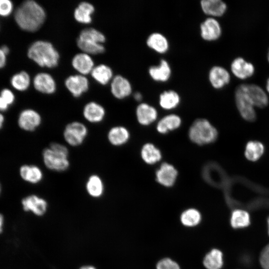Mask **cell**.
Returning a JSON list of instances; mask_svg holds the SVG:
<instances>
[{
    "instance_id": "cell-1",
    "label": "cell",
    "mask_w": 269,
    "mask_h": 269,
    "mask_svg": "<svg viewBox=\"0 0 269 269\" xmlns=\"http://www.w3.org/2000/svg\"><path fill=\"white\" fill-rule=\"evenodd\" d=\"M45 17L43 7L33 0L22 2L14 13V20L18 27L28 32L38 30L43 24Z\"/></svg>"
},
{
    "instance_id": "cell-2",
    "label": "cell",
    "mask_w": 269,
    "mask_h": 269,
    "mask_svg": "<svg viewBox=\"0 0 269 269\" xmlns=\"http://www.w3.org/2000/svg\"><path fill=\"white\" fill-rule=\"evenodd\" d=\"M42 159L45 167L53 172H65L70 167L69 150L65 145L59 142H51L44 148Z\"/></svg>"
},
{
    "instance_id": "cell-3",
    "label": "cell",
    "mask_w": 269,
    "mask_h": 269,
    "mask_svg": "<svg viewBox=\"0 0 269 269\" xmlns=\"http://www.w3.org/2000/svg\"><path fill=\"white\" fill-rule=\"evenodd\" d=\"M27 56L41 67L53 68L57 65L59 55L52 44L47 41L37 40L32 43Z\"/></svg>"
},
{
    "instance_id": "cell-4",
    "label": "cell",
    "mask_w": 269,
    "mask_h": 269,
    "mask_svg": "<svg viewBox=\"0 0 269 269\" xmlns=\"http://www.w3.org/2000/svg\"><path fill=\"white\" fill-rule=\"evenodd\" d=\"M218 131L211 123L205 119H198L191 125L188 136L194 143L202 145L214 142L217 138Z\"/></svg>"
},
{
    "instance_id": "cell-5",
    "label": "cell",
    "mask_w": 269,
    "mask_h": 269,
    "mask_svg": "<svg viewBox=\"0 0 269 269\" xmlns=\"http://www.w3.org/2000/svg\"><path fill=\"white\" fill-rule=\"evenodd\" d=\"M89 134L87 126L79 121H73L66 125L63 130V137L69 146L77 147L82 145Z\"/></svg>"
},
{
    "instance_id": "cell-6",
    "label": "cell",
    "mask_w": 269,
    "mask_h": 269,
    "mask_svg": "<svg viewBox=\"0 0 269 269\" xmlns=\"http://www.w3.org/2000/svg\"><path fill=\"white\" fill-rule=\"evenodd\" d=\"M42 118L40 114L32 109H25L19 113L17 124L22 131L33 132L37 130L42 125Z\"/></svg>"
},
{
    "instance_id": "cell-7",
    "label": "cell",
    "mask_w": 269,
    "mask_h": 269,
    "mask_svg": "<svg viewBox=\"0 0 269 269\" xmlns=\"http://www.w3.org/2000/svg\"><path fill=\"white\" fill-rule=\"evenodd\" d=\"M235 101L240 115L245 120L253 122L256 119L255 107L240 85L236 88L235 91Z\"/></svg>"
},
{
    "instance_id": "cell-8",
    "label": "cell",
    "mask_w": 269,
    "mask_h": 269,
    "mask_svg": "<svg viewBox=\"0 0 269 269\" xmlns=\"http://www.w3.org/2000/svg\"><path fill=\"white\" fill-rule=\"evenodd\" d=\"M178 176V171L175 167L167 162L160 164L155 172L157 182L166 187H172L175 183Z\"/></svg>"
},
{
    "instance_id": "cell-9",
    "label": "cell",
    "mask_w": 269,
    "mask_h": 269,
    "mask_svg": "<svg viewBox=\"0 0 269 269\" xmlns=\"http://www.w3.org/2000/svg\"><path fill=\"white\" fill-rule=\"evenodd\" d=\"M240 86L254 107L261 108L268 105V96L261 87L255 84H245Z\"/></svg>"
},
{
    "instance_id": "cell-10",
    "label": "cell",
    "mask_w": 269,
    "mask_h": 269,
    "mask_svg": "<svg viewBox=\"0 0 269 269\" xmlns=\"http://www.w3.org/2000/svg\"><path fill=\"white\" fill-rule=\"evenodd\" d=\"M200 30L202 39L208 41L218 39L222 32L219 22L211 17L207 18L200 24Z\"/></svg>"
},
{
    "instance_id": "cell-11",
    "label": "cell",
    "mask_w": 269,
    "mask_h": 269,
    "mask_svg": "<svg viewBox=\"0 0 269 269\" xmlns=\"http://www.w3.org/2000/svg\"><path fill=\"white\" fill-rule=\"evenodd\" d=\"M82 113L85 120L91 124H99L104 121L106 117L105 108L95 102L86 104L84 107Z\"/></svg>"
},
{
    "instance_id": "cell-12",
    "label": "cell",
    "mask_w": 269,
    "mask_h": 269,
    "mask_svg": "<svg viewBox=\"0 0 269 269\" xmlns=\"http://www.w3.org/2000/svg\"><path fill=\"white\" fill-rule=\"evenodd\" d=\"M23 209L25 211H31L37 216L45 213L48 207L46 200L35 194L28 195L21 201Z\"/></svg>"
},
{
    "instance_id": "cell-13",
    "label": "cell",
    "mask_w": 269,
    "mask_h": 269,
    "mask_svg": "<svg viewBox=\"0 0 269 269\" xmlns=\"http://www.w3.org/2000/svg\"><path fill=\"white\" fill-rule=\"evenodd\" d=\"M131 134L129 130L121 125L114 126L107 133L108 142L113 146L119 147L126 144L130 140Z\"/></svg>"
},
{
    "instance_id": "cell-14",
    "label": "cell",
    "mask_w": 269,
    "mask_h": 269,
    "mask_svg": "<svg viewBox=\"0 0 269 269\" xmlns=\"http://www.w3.org/2000/svg\"><path fill=\"white\" fill-rule=\"evenodd\" d=\"M21 178L25 182L31 184H38L44 179V173L42 169L35 164H25L19 169Z\"/></svg>"
},
{
    "instance_id": "cell-15",
    "label": "cell",
    "mask_w": 269,
    "mask_h": 269,
    "mask_svg": "<svg viewBox=\"0 0 269 269\" xmlns=\"http://www.w3.org/2000/svg\"><path fill=\"white\" fill-rule=\"evenodd\" d=\"M135 115L140 125L147 126L157 120L158 112L153 106L146 103H141L136 108Z\"/></svg>"
},
{
    "instance_id": "cell-16",
    "label": "cell",
    "mask_w": 269,
    "mask_h": 269,
    "mask_svg": "<svg viewBox=\"0 0 269 269\" xmlns=\"http://www.w3.org/2000/svg\"><path fill=\"white\" fill-rule=\"evenodd\" d=\"M65 86L74 97H79L88 90L89 82L83 75H72L66 79Z\"/></svg>"
},
{
    "instance_id": "cell-17",
    "label": "cell",
    "mask_w": 269,
    "mask_h": 269,
    "mask_svg": "<svg viewBox=\"0 0 269 269\" xmlns=\"http://www.w3.org/2000/svg\"><path fill=\"white\" fill-rule=\"evenodd\" d=\"M111 89L113 95L118 99H123L130 96L132 92L130 81L121 75H117L113 79Z\"/></svg>"
},
{
    "instance_id": "cell-18",
    "label": "cell",
    "mask_w": 269,
    "mask_h": 269,
    "mask_svg": "<svg viewBox=\"0 0 269 269\" xmlns=\"http://www.w3.org/2000/svg\"><path fill=\"white\" fill-rule=\"evenodd\" d=\"M86 191L92 198L101 197L105 191V185L103 179L99 174H90L86 179L85 184Z\"/></svg>"
},
{
    "instance_id": "cell-19",
    "label": "cell",
    "mask_w": 269,
    "mask_h": 269,
    "mask_svg": "<svg viewBox=\"0 0 269 269\" xmlns=\"http://www.w3.org/2000/svg\"><path fill=\"white\" fill-rule=\"evenodd\" d=\"M208 77L212 87L217 89L222 88L229 83L230 80L228 71L224 68L219 66H215L211 68Z\"/></svg>"
},
{
    "instance_id": "cell-20",
    "label": "cell",
    "mask_w": 269,
    "mask_h": 269,
    "mask_svg": "<svg viewBox=\"0 0 269 269\" xmlns=\"http://www.w3.org/2000/svg\"><path fill=\"white\" fill-rule=\"evenodd\" d=\"M35 89L44 94H51L56 90V83L52 77L45 73L36 74L33 80Z\"/></svg>"
},
{
    "instance_id": "cell-21",
    "label": "cell",
    "mask_w": 269,
    "mask_h": 269,
    "mask_svg": "<svg viewBox=\"0 0 269 269\" xmlns=\"http://www.w3.org/2000/svg\"><path fill=\"white\" fill-rule=\"evenodd\" d=\"M182 123L181 118L175 114H170L163 117L157 122V131L161 134H166L179 128Z\"/></svg>"
},
{
    "instance_id": "cell-22",
    "label": "cell",
    "mask_w": 269,
    "mask_h": 269,
    "mask_svg": "<svg viewBox=\"0 0 269 269\" xmlns=\"http://www.w3.org/2000/svg\"><path fill=\"white\" fill-rule=\"evenodd\" d=\"M148 73L154 81L165 82L170 79L171 69L169 63L165 59H161L158 65L149 68Z\"/></svg>"
},
{
    "instance_id": "cell-23",
    "label": "cell",
    "mask_w": 269,
    "mask_h": 269,
    "mask_svg": "<svg viewBox=\"0 0 269 269\" xmlns=\"http://www.w3.org/2000/svg\"><path fill=\"white\" fill-rule=\"evenodd\" d=\"M231 69L233 74L241 79H246L253 75L254 73L253 65L246 61L241 57L236 58L231 64Z\"/></svg>"
},
{
    "instance_id": "cell-24",
    "label": "cell",
    "mask_w": 269,
    "mask_h": 269,
    "mask_svg": "<svg viewBox=\"0 0 269 269\" xmlns=\"http://www.w3.org/2000/svg\"><path fill=\"white\" fill-rule=\"evenodd\" d=\"M203 12L211 17L221 16L226 11V3L220 0H202L200 1Z\"/></svg>"
},
{
    "instance_id": "cell-25",
    "label": "cell",
    "mask_w": 269,
    "mask_h": 269,
    "mask_svg": "<svg viewBox=\"0 0 269 269\" xmlns=\"http://www.w3.org/2000/svg\"><path fill=\"white\" fill-rule=\"evenodd\" d=\"M147 46L159 54L165 53L169 49V42L166 37L159 32H153L146 39Z\"/></svg>"
},
{
    "instance_id": "cell-26",
    "label": "cell",
    "mask_w": 269,
    "mask_h": 269,
    "mask_svg": "<svg viewBox=\"0 0 269 269\" xmlns=\"http://www.w3.org/2000/svg\"><path fill=\"white\" fill-rule=\"evenodd\" d=\"M202 264L206 269H221L224 265L223 254L217 248H213L204 256Z\"/></svg>"
},
{
    "instance_id": "cell-27",
    "label": "cell",
    "mask_w": 269,
    "mask_h": 269,
    "mask_svg": "<svg viewBox=\"0 0 269 269\" xmlns=\"http://www.w3.org/2000/svg\"><path fill=\"white\" fill-rule=\"evenodd\" d=\"M72 64L78 72L86 75L91 73L94 68V62L89 54L85 53H79L75 55Z\"/></svg>"
},
{
    "instance_id": "cell-28",
    "label": "cell",
    "mask_w": 269,
    "mask_h": 269,
    "mask_svg": "<svg viewBox=\"0 0 269 269\" xmlns=\"http://www.w3.org/2000/svg\"><path fill=\"white\" fill-rule=\"evenodd\" d=\"M140 156L143 161L149 165L158 162L162 158L160 149L154 144L150 142L143 145L140 150Z\"/></svg>"
},
{
    "instance_id": "cell-29",
    "label": "cell",
    "mask_w": 269,
    "mask_h": 269,
    "mask_svg": "<svg viewBox=\"0 0 269 269\" xmlns=\"http://www.w3.org/2000/svg\"><path fill=\"white\" fill-rule=\"evenodd\" d=\"M179 220L183 226L193 228L197 226L201 222L202 214L198 209L189 208L181 213Z\"/></svg>"
},
{
    "instance_id": "cell-30",
    "label": "cell",
    "mask_w": 269,
    "mask_h": 269,
    "mask_svg": "<svg viewBox=\"0 0 269 269\" xmlns=\"http://www.w3.org/2000/svg\"><path fill=\"white\" fill-rule=\"evenodd\" d=\"M180 102V97L177 92L172 90L163 91L159 97V104L165 110L176 108Z\"/></svg>"
},
{
    "instance_id": "cell-31",
    "label": "cell",
    "mask_w": 269,
    "mask_h": 269,
    "mask_svg": "<svg viewBox=\"0 0 269 269\" xmlns=\"http://www.w3.org/2000/svg\"><path fill=\"white\" fill-rule=\"evenodd\" d=\"M265 147L264 144L258 140H250L246 144L245 156L248 160L257 161L265 153Z\"/></svg>"
},
{
    "instance_id": "cell-32",
    "label": "cell",
    "mask_w": 269,
    "mask_h": 269,
    "mask_svg": "<svg viewBox=\"0 0 269 269\" xmlns=\"http://www.w3.org/2000/svg\"><path fill=\"white\" fill-rule=\"evenodd\" d=\"M230 222L231 227L235 229L247 227L251 223L250 214L243 209H234L231 213Z\"/></svg>"
},
{
    "instance_id": "cell-33",
    "label": "cell",
    "mask_w": 269,
    "mask_h": 269,
    "mask_svg": "<svg viewBox=\"0 0 269 269\" xmlns=\"http://www.w3.org/2000/svg\"><path fill=\"white\" fill-rule=\"evenodd\" d=\"M94 11L93 5L87 2L80 3L74 11V17L81 23H89L92 21L91 14Z\"/></svg>"
},
{
    "instance_id": "cell-34",
    "label": "cell",
    "mask_w": 269,
    "mask_h": 269,
    "mask_svg": "<svg viewBox=\"0 0 269 269\" xmlns=\"http://www.w3.org/2000/svg\"><path fill=\"white\" fill-rule=\"evenodd\" d=\"M93 78L102 85H106L109 83L113 76L111 69L104 64H100L93 69L91 72Z\"/></svg>"
},
{
    "instance_id": "cell-35",
    "label": "cell",
    "mask_w": 269,
    "mask_h": 269,
    "mask_svg": "<svg viewBox=\"0 0 269 269\" xmlns=\"http://www.w3.org/2000/svg\"><path fill=\"white\" fill-rule=\"evenodd\" d=\"M11 86L18 91L26 90L30 84V78L25 71H22L14 74L10 80Z\"/></svg>"
},
{
    "instance_id": "cell-36",
    "label": "cell",
    "mask_w": 269,
    "mask_h": 269,
    "mask_svg": "<svg viewBox=\"0 0 269 269\" xmlns=\"http://www.w3.org/2000/svg\"><path fill=\"white\" fill-rule=\"evenodd\" d=\"M78 39L102 44L105 41L104 35L93 28H88L83 29L80 32Z\"/></svg>"
},
{
    "instance_id": "cell-37",
    "label": "cell",
    "mask_w": 269,
    "mask_h": 269,
    "mask_svg": "<svg viewBox=\"0 0 269 269\" xmlns=\"http://www.w3.org/2000/svg\"><path fill=\"white\" fill-rule=\"evenodd\" d=\"M77 45L84 53L88 54H98L105 51V47L102 44L85 41L78 38Z\"/></svg>"
},
{
    "instance_id": "cell-38",
    "label": "cell",
    "mask_w": 269,
    "mask_h": 269,
    "mask_svg": "<svg viewBox=\"0 0 269 269\" xmlns=\"http://www.w3.org/2000/svg\"><path fill=\"white\" fill-rule=\"evenodd\" d=\"M155 269H181L179 264L168 257L159 260L155 265Z\"/></svg>"
},
{
    "instance_id": "cell-39",
    "label": "cell",
    "mask_w": 269,
    "mask_h": 269,
    "mask_svg": "<svg viewBox=\"0 0 269 269\" xmlns=\"http://www.w3.org/2000/svg\"><path fill=\"white\" fill-rule=\"evenodd\" d=\"M13 11V4L10 0H0V16L7 17Z\"/></svg>"
},
{
    "instance_id": "cell-40",
    "label": "cell",
    "mask_w": 269,
    "mask_h": 269,
    "mask_svg": "<svg viewBox=\"0 0 269 269\" xmlns=\"http://www.w3.org/2000/svg\"><path fill=\"white\" fill-rule=\"evenodd\" d=\"M259 261L263 269H269V244L262 250Z\"/></svg>"
},
{
    "instance_id": "cell-41",
    "label": "cell",
    "mask_w": 269,
    "mask_h": 269,
    "mask_svg": "<svg viewBox=\"0 0 269 269\" xmlns=\"http://www.w3.org/2000/svg\"><path fill=\"white\" fill-rule=\"evenodd\" d=\"M0 96L9 106H10L14 102V94L9 89H3L0 93Z\"/></svg>"
},
{
    "instance_id": "cell-42",
    "label": "cell",
    "mask_w": 269,
    "mask_h": 269,
    "mask_svg": "<svg viewBox=\"0 0 269 269\" xmlns=\"http://www.w3.org/2000/svg\"><path fill=\"white\" fill-rule=\"evenodd\" d=\"M6 63V55L0 47V69L3 68Z\"/></svg>"
},
{
    "instance_id": "cell-43",
    "label": "cell",
    "mask_w": 269,
    "mask_h": 269,
    "mask_svg": "<svg viewBox=\"0 0 269 269\" xmlns=\"http://www.w3.org/2000/svg\"><path fill=\"white\" fill-rule=\"evenodd\" d=\"M9 105L0 96V112H5L7 110Z\"/></svg>"
},
{
    "instance_id": "cell-44",
    "label": "cell",
    "mask_w": 269,
    "mask_h": 269,
    "mask_svg": "<svg viewBox=\"0 0 269 269\" xmlns=\"http://www.w3.org/2000/svg\"><path fill=\"white\" fill-rule=\"evenodd\" d=\"M242 263L245 265H249L251 263V258L249 256H244L242 259Z\"/></svg>"
},
{
    "instance_id": "cell-45",
    "label": "cell",
    "mask_w": 269,
    "mask_h": 269,
    "mask_svg": "<svg viewBox=\"0 0 269 269\" xmlns=\"http://www.w3.org/2000/svg\"><path fill=\"white\" fill-rule=\"evenodd\" d=\"M134 97L136 101H140L142 100V96L141 94L139 92L135 93L134 94Z\"/></svg>"
},
{
    "instance_id": "cell-46",
    "label": "cell",
    "mask_w": 269,
    "mask_h": 269,
    "mask_svg": "<svg viewBox=\"0 0 269 269\" xmlns=\"http://www.w3.org/2000/svg\"><path fill=\"white\" fill-rule=\"evenodd\" d=\"M1 50L3 51V52L7 56L8 53H9V47L6 45H3L0 47Z\"/></svg>"
},
{
    "instance_id": "cell-47",
    "label": "cell",
    "mask_w": 269,
    "mask_h": 269,
    "mask_svg": "<svg viewBox=\"0 0 269 269\" xmlns=\"http://www.w3.org/2000/svg\"><path fill=\"white\" fill-rule=\"evenodd\" d=\"M4 122V117L1 112H0V129L3 126Z\"/></svg>"
},
{
    "instance_id": "cell-48",
    "label": "cell",
    "mask_w": 269,
    "mask_h": 269,
    "mask_svg": "<svg viewBox=\"0 0 269 269\" xmlns=\"http://www.w3.org/2000/svg\"><path fill=\"white\" fill-rule=\"evenodd\" d=\"M3 218L1 214H0V233L2 231V227L3 225Z\"/></svg>"
},
{
    "instance_id": "cell-49",
    "label": "cell",
    "mask_w": 269,
    "mask_h": 269,
    "mask_svg": "<svg viewBox=\"0 0 269 269\" xmlns=\"http://www.w3.org/2000/svg\"><path fill=\"white\" fill-rule=\"evenodd\" d=\"M80 269H96L95 267L91 266H86L81 267Z\"/></svg>"
},
{
    "instance_id": "cell-50",
    "label": "cell",
    "mask_w": 269,
    "mask_h": 269,
    "mask_svg": "<svg viewBox=\"0 0 269 269\" xmlns=\"http://www.w3.org/2000/svg\"><path fill=\"white\" fill-rule=\"evenodd\" d=\"M267 90L268 92L269 93V78L268 79L267 83Z\"/></svg>"
},
{
    "instance_id": "cell-51",
    "label": "cell",
    "mask_w": 269,
    "mask_h": 269,
    "mask_svg": "<svg viewBox=\"0 0 269 269\" xmlns=\"http://www.w3.org/2000/svg\"><path fill=\"white\" fill-rule=\"evenodd\" d=\"M268 231L269 235V217L267 219Z\"/></svg>"
},
{
    "instance_id": "cell-52",
    "label": "cell",
    "mask_w": 269,
    "mask_h": 269,
    "mask_svg": "<svg viewBox=\"0 0 269 269\" xmlns=\"http://www.w3.org/2000/svg\"><path fill=\"white\" fill-rule=\"evenodd\" d=\"M1 184L0 183V194L1 193Z\"/></svg>"
},
{
    "instance_id": "cell-53",
    "label": "cell",
    "mask_w": 269,
    "mask_h": 269,
    "mask_svg": "<svg viewBox=\"0 0 269 269\" xmlns=\"http://www.w3.org/2000/svg\"><path fill=\"white\" fill-rule=\"evenodd\" d=\"M268 61L269 62V53H268Z\"/></svg>"
}]
</instances>
